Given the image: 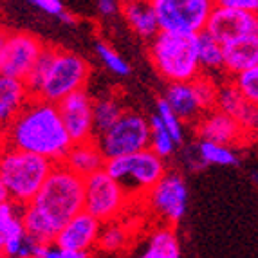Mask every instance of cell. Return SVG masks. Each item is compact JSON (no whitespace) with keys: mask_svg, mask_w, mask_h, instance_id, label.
<instances>
[{"mask_svg":"<svg viewBox=\"0 0 258 258\" xmlns=\"http://www.w3.org/2000/svg\"><path fill=\"white\" fill-rule=\"evenodd\" d=\"M150 128H152V136H150V148L152 150H154L155 154H159L161 157H168V155H172L179 143L173 139V136L170 134V130L164 126L163 119L159 117L157 112L150 117Z\"/></svg>","mask_w":258,"mask_h":258,"instance_id":"4316f807","label":"cell"},{"mask_svg":"<svg viewBox=\"0 0 258 258\" xmlns=\"http://www.w3.org/2000/svg\"><path fill=\"white\" fill-rule=\"evenodd\" d=\"M61 163L67 164L78 175L87 179L92 173L103 170L105 164H107V157L101 152L96 139H89V141L73 143V147L67 152V155H65V159Z\"/></svg>","mask_w":258,"mask_h":258,"instance_id":"d6986e66","label":"cell"},{"mask_svg":"<svg viewBox=\"0 0 258 258\" xmlns=\"http://www.w3.org/2000/svg\"><path fill=\"white\" fill-rule=\"evenodd\" d=\"M253 175H254V181H258V173H253Z\"/></svg>","mask_w":258,"mask_h":258,"instance_id":"8d00e7d4","label":"cell"},{"mask_svg":"<svg viewBox=\"0 0 258 258\" xmlns=\"http://www.w3.org/2000/svg\"><path fill=\"white\" fill-rule=\"evenodd\" d=\"M206 31L222 43L245 35H254L258 33V13L226 8V6H215L208 20Z\"/></svg>","mask_w":258,"mask_h":258,"instance_id":"5bb4252c","label":"cell"},{"mask_svg":"<svg viewBox=\"0 0 258 258\" xmlns=\"http://www.w3.org/2000/svg\"><path fill=\"white\" fill-rule=\"evenodd\" d=\"M194 89L199 96V101L203 105L204 112L211 110L213 107H217V98H219V89H217L215 82L210 76H203L199 74L194 82Z\"/></svg>","mask_w":258,"mask_h":258,"instance_id":"f546056e","label":"cell"},{"mask_svg":"<svg viewBox=\"0 0 258 258\" xmlns=\"http://www.w3.org/2000/svg\"><path fill=\"white\" fill-rule=\"evenodd\" d=\"M22 210L24 206L13 201H2L0 204V254L2 256H20L29 238Z\"/></svg>","mask_w":258,"mask_h":258,"instance_id":"9a60e30c","label":"cell"},{"mask_svg":"<svg viewBox=\"0 0 258 258\" xmlns=\"http://www.w3.org/2000/svg\"><path fill=\"white\" fill-rule=\"evenodd\" d=\"M58 108L73 143L89 141L96 138L94 99L89 96L85 89L65 96L61 101H58Z\"/></svg>","mask_w":258,"mask_h":258,"instance_id":"4fadbf2b","label":"cell"},{"mask_svg":"<svg viewBox=\"0 0 258 258\" xmlns=\"http://www.w3.org/2000/svg\"><path fill=\"white\" fill-rule=\"evenodd\" d=\"M258 65V33L224 43V71L233 76Z\"/></svg>","mask_w":258,"mask_h":258,"instance_id":"e0dca14e","label":"cell"},{"mask_svg":"<svg viewBox=\"0 0 258 258\" xmlns=\"http://www.w3.org/2000/svg\"><path fill=\"white\" fill-rule=\"evenodd\" d=\"M54 164L43 155L4 147L0 159V199L27 206L45 184Z\"/></svg>","mask_w":258,"mask_h":258,"instance_id":"277c9868","label":"cell"},{"mask_svg":"<svg viewBox=\"0 0 258 258\" xmlns=\"http://www.w3.org/2000/svg\"><path fill=\"white\" fill-rule=\"evenodd\" d=\"M121 13L130 29L141 38L152 40L161 31L159 18L152 0H123Z\"/></svg>","mask_w":258,"mask_h":258,"instance_id":"ac0fdd59","label":"cell"},{"mask_svg":"<svg viewBox=\"0 0 258 258\" xmlns=\"http://www.w3.org/2000/svg\"><path fill=\"white\" fill-rule=\"evenodd\" d=\"M123 107L112 94L101 96V98L94 99V125L96 134L103 132V130L110 128L121 116H123Z\"/></svg>","mask_w":258,"mask_h":258,"instance_id":"484cf974","label":"cell"},{"mask_svg":"<svg viewBox=\"0 0 258 258\" xmlns=\"http://www.w3.org/2000/svg\"><path fill=\"white\" fill-rule=\"evenodd\" d=\"M238 123L244 128L247 138H256L258 136V105L256 103H245L242 112L237 116Z\"/></svg>","mask_w":258,"mask_h":258,"instance_id":"d6a6232c","label":"cell"},{"mask_svg":"<svg viewBox=\"0 0 258 258\" xmlns=\"http://www.w3.org/2000/svg\"><path fill=\"white\" fill-rule=\"evenodd\" d=\"M130 195L119 181H116L107 170H99L85 179V206L89 213L101 222L121 219L130 203Z\"/></svg>","mask_w":258,"mask_h":258,"instance_id":"ba28073f","label":"cell"},{"mask_svg":"<svg viewBox=\"0 0 258 258\" xmlns=\"http://www.w3.org/2000/svg\"><path fill=\"white\" fill-rule=\"evenodd\" d=\"M247 99L242 96V92L238 91V87L233 83H226L219 89V98H217V108L228 112L231 116L237 117L242 112V108L245 107Z\"/></svg>","mask_w":258,"mask_h":258,"instance_id":"83f0119b","label":"cell"},{"mask_svg":"<svg viewBox=\"0 0 258 258\" xmlns=\"http://www.w3.org/2000/svg\"><path fill=\"white\" fill-rule=\"evenodd\" d=\"M197 54L199 63L204 71H222L224 69V43L206 29L197 33Z\"/></svg>","mask_w":258,"mask_h":258,"instance_id":"603a6c76","label":"cell"},{"mask_svg":"<svg viewBox=\"0 0 258 258\" xmlns=\"http://www.w3.org/2000/svg\"><path fill=\"white\" fill-rule=\"evenodd\" d=\"M164 98L182 121H195L204 114V108L199 101V96L191 82L170 83Z\"/></svg>","mask_w":258,"mask_h":258,"instance_id":"44dd1931","label":"cell"},{"mask_svg":"<svg viewBox=\"0 0 258 258\" xmlns=\"http://www.w3.org/2000/svg\"><path fill=\"white\" fill-rule=\"evenodd\" d=\"M31 92L26 80L4 76L0 78V119L2 125L9 123L29 101Z\"/></svg>","mask_w":258,"mask_h":258,"instance_id":"ffe728a7","label":"cell"},{"mask_svg":"<svg viewBox=\"0 0 258 258\" xmlns=\"http://www.w3.org/2000/svg\"><path fill=\"white\" fill-rule=\"evenodd\" d=\"M197 134L201 139L231 145V147L240 145L247 138L237 117L220 110V108H217V110L211 108V110L204 112V116L201 117L197 125Z\"/></svg>","mask_w":258,"mask_h":258,"instance_id":"2e32d148","label":"cell"},{"mask_svg":"<svg viewBox=\"0 0 258 258\" xmlns=\"http://www.w3.org/2000/svg\"><path fill=\"white\" fill-rule=\"evenodd\" d=\"M195 152L206 166H211V164L213 166H235V164H238V155L231 148V145L201 139Z\"/></svg>","mask_w":258,"mask_h":258,"instance_id":"cb8c5ba5","label":"cell"},{"mask_svg":"<svg viewBox=\"0 0 258 258\" xmlns=\"http://www.w3.org/2000/svg\"><path fill=\"white\" fill-rule=\"evenodd\" d=\"M96 6H98V11L103 15V17H114L121 9L117 0H98Z\"/></svg>","mask_w":258,"mask_h":258,"instance_id":"d590c367","label":"cell"},{"mask_svg":"<svg viewBox=\"0 0 258 258\" xmlns=\"http://www.w3.org/2000/svg\"><path fill=\"white\" fill-rule=\"evenodd\" d=\"M217 6L244 9V11H256L258 13V0H217Z\"/></svg>","mask_w":258,"mask_h":258,"instance_id":"e575fe53","label":"cell"},{"mask_svg":"<svg viewBox=\"0 0 258 258\" xmlns=\"http://www.w3.org/2000/svg\"><path fill=\"white\" fill-rule=\"evenodd\" d=\"M147 204L164 224H177L188 210V186L182 175L172 172L147 194Z\"/></svg>","mask_w":258,"mask_h":258,"instance_id":"8fae6325","label":"cell"},{"mask_svg":"<svg viewBox=\"0 0 258 258\" xmlns=\"http://www.w3.org/2000/svg\"><path fill=\"white\" fill-rule=\"evenodd\" d=\"M2 145L61 163L73 147L58 103L31 96L26 107L4 125Z\"/></svg>","mask_w":258,"mask_h":258,"instance_id":"7a4b0ae2","label":"cell"},{"mask_svg":"<svg viewBox=\"0 0 258 258\" xmlns=\"http://www.w3.org/2000/svg\"><path fill=\"white\" fill-rule=\"evenodd\" d=\"M148 56L155 71L166 82H194L201 74L197 35L159 31L148 45Z\"/></svg>","mask_w":258,"mask_h":258,"instance_id":"5b68a950","label":"cell"},{"mask_svg":"<svg viewBox=\"0 0 258 258\" xmlns=\"http://www.w3.org/2000/svg\"><path fill=\"white\" fill-rule=\"evenodd\" d=\"M96 54L99 56L101 63L110 71L112 74L116 76H128L130 74V65L128 61L116 51V49L108 45L105 42H98L96 43Z\"/></svg>","mask_w":258,"mask_h":258,"instance_id":"f1b7e54d","label":"cell"},{"mask_svg":"<svg viewBox=\"0 0 258 258\" xmlns=\"http://www.w3.org/2000/svg\"><path fill=\"white\" fill-rule=\"evenodd\" d=\"M157 114L163 119L164 126L170 130V134L173 136L177 143H181L184 139V130H182V119L177 116V112L170 107V103L166 101V98H161L157 101Z\"/></svg>","mask_w":258,"mask_h":258,"instance_id":"4dcf8cb0","label":"cell"},{"mask_svg":"<svg viewBox=\"0 0 258 258\" xmlns=\"http://www.w3.org/2000/svg\"><path fill=\"white\" fill-rule=\"evenodd\" d=\"M101 228H103L101 220L96 219L87 210H82L69 222H65L60 233L56 235L54 244L65 251H73L80 258H85L98 247Z\"/></svg>","mask_w":258,"mask_h":258,"instance_id":"7c38bea8","label":"cell"},{"mask_svg":"<svg viewBox=\"0 0 258 258\" xmlns=\"http://www.w3.org/2000/svg\"><path fill=\"white\" fill-rule=\"evenodd\" d=\"M105 170L121 182L130 197L136 199L147 197L148 191L166 175L164 157L152 148L107 159Z\"/></svg>","mask_w":258,"mask_h":258,"instance_id":"8992f818","label":"cell"},{"mask_svg":"<svg viewBox=\"0 0 258 258\" xmlns=\"http://www.w3.org/2000/svg\"><path fill=\"white\" fill-rule=\"evenodd\" d=\"M85 206V179L65 163H56L51 175L33 201L22 210L27 233L42 242L56 235Z\"/></svg>","mask_w":258,"mask_h":258,"instance_id":"6da1fadb","label":"cell"},{"mask_svg":"<svg viewBox=\"0 0 258 258\" xmlns=\"http://www.w3.org/2000/svg\"><path fill=\"white\" fill-rule=\"evenodd\" d=\"M161 31L197 35L206 29L217 0H152Z\"/></svg>","mask_w":258,"mask_h":258,"instance_id":"9c48e42d","label":"cell"},{"mask_svg":"<svg viewBox=\"0 0 258 258\" xmlns=\"http://www.w3.org/2000/svg\"><path fill=\"white\" fill-rule=\"evenodd\" d=\"M130 229L126 224L119 222V219L103 222L101 235L98 240V249L103 253H117V251L126 249L128 245Z\"/></svg>","mask_w":258,"mask_h":258,"instance_id":"d4e9b609","label":"cell"},{"mask_svg":"<svg viewBox=\"0 0 258 258\" xmlns=\"http://www.w3.org/2000/svg\"><path fill=\"white\" fill-rule=\"evenodd\" d=\"M43 45L38 36L26 31H4L0 42V71L4 76L27 80L42 56Z\"/></svg>","mask_w":258,"mask_h":258,"instance_id":"30bf717a","label":"cell"},{"mask_svg":"<svg viewBox=\"0 0 258 258\" xmlns=\"http://www.w3.org/2000/svg\"><path fill=\"white\" fill-rule=\"evenodd\" d=\"M143 258H179L181 244L173 231L172 224H163L150 231L141 251Z\"/></svg>","mask_w":258,"mask_h":258,"instance_id":"7402d4cb","label":"cell"},{"mask_svg":"<svg viewBox=\"0 0 258 258\" xmlns=\"http://www.w3.org/2000/svg\"><path fill=\"white\" fill-rule=\"evenodd\" d=\"M91 67L82 56L56 47H45L26 83L31 96L58 103L71 92L83 89Z\"/></svg>","mask_w":258,"mask_h":258,"instance_id":"3957f363","label":"cell"},{"mask_svg":"<svg viewBox=\"0 0 258 258\" xmlns=\"http://www.w3.org/2000/svg\"><path fill=\"white\" fill-rule=\"evenodd\" d=\"M150 119L132 110H125L123 116L103 132L96 134V143L107 159L128 155L150 148Z\"/></svg>","mask_w":258,"mask_h":258,"instance_id":"52a82bcc","label":"cell"},{"mask_svg":"<svg viewBox=\"0 0 258 258\" xmlns=\"http://www.w3.org/2000/svg\"><path fill=\"white\" fill-rule=\"evenodd\" d=\"M29 4H33L35 8L42 9L43 13L52 15V17H58L60 20L67 22V24L73 22V17H71L69 13H65L61 0H29Z\"/></svg>","mask_w":258,"mask_h":258,"instance_id":"836d02e7","label":"cell"},{"mask_svg":"<svg viewBox=\"0 0 258 258\" xmlns=\"http://www.w3.org/2000/svg\"><path fill=\"white\" fill-rule=\"evenodd\" d=\"M233 82H235V85L238 87V91L242 92V96L249 103L258 105V65L238 73Z\"/></svg>","mask_w":258,"mask_h":258,"instance_id":"1f68e13d","label":"cell"}]
</instances>
